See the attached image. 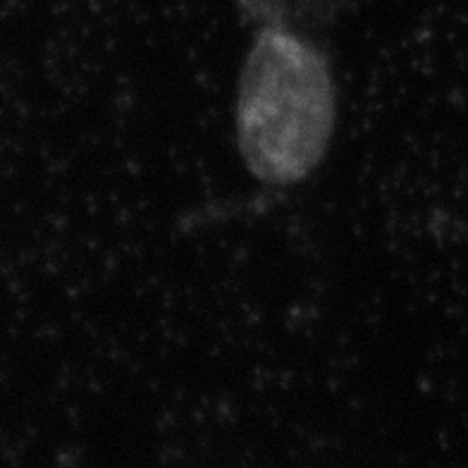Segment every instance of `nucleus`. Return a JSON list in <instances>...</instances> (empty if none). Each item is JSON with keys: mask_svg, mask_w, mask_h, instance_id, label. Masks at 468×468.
Instances as JSON below:
<instances>
[{"mask_svg": "<svg viewBox=\"0 0 468 468\" xmlns=\"http://www.w3.org/2000/svg\"><path fill=\"white\" fill-rule=\"evenodd\" d=\"M337 93L327 56L271 22L251 38L237 84V151L263 185L290 186L314 173L333 144Z\"/></svg>", "mask_w": 468, "mask_h": 468, "instance_id": "obj_1", "label": "nucleus"}]
</instances>
